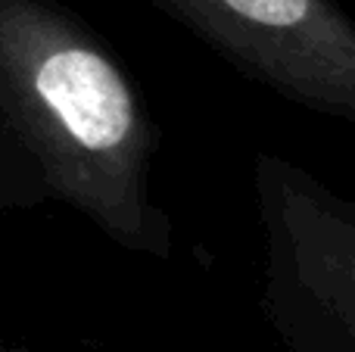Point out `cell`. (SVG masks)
Masks as SVG:
<instances>
[{"label":"cell","mask_w":355,"mask_h":352,"mask_svg":"<svg viewBox=\"0 0 355 352\" xmlns=\"http://www.w3.org/2000/svg\"><path fill=\"white\" fill-rule=\"evenodd\" d=\"M153 153L156 128L106 44L53 0H0V212L66 203L125 249L168 256Z\"/></svg>","instance_id":"1"},{"label":"cell","mask_w":355,"mask_h":352,"mask_svg":"<svg viewBox=\"0 0 355 352\" xmlns=\"http://www.w3.org/2000/svg\"><path fill=\"white\" fill-rule=\"evenodd\" d=\"M150 3L284 100L355 118V28L337 0Z\"/></svg>","instance_id":"2"},{"label":"cell","mask_w":355,"mask_h":352,"mask_svg":"<svg viewBox=\"0 0 355 352\" xmlns=\"http://www.w3.org/2000/svg\"><path fill=\"white\" fill-rule=\"evenodd\" d=\"M259 197L268 234V293L284 318L337 324L352 334V209L309 175L271 156L259 159Z\"/></svg>","instance_id":"3"}]
</instances>
